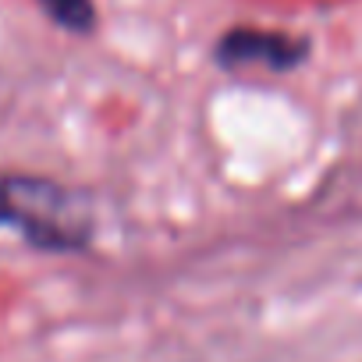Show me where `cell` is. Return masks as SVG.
Returning a JSON list of instances; mask_svg holds the SVG:
<instances>
[{
  "instance_id": "3957f363",
  "label": "cell",
  "mask_w": 362,
  "mask_h": 362,
  "mask_svg": "<svg viewBox=\"0 0 362 362\" xmlns=\"http://www.w3.org/2000/svg\"><path fill=\"white\" fill-rule=\"evenodd\" d=\"M40 4L68 33H89L96 25V4L93 0H40Z\"/></svg>"
},
{
  "instance_id": "7a4b0ae2",
  "label": "cell",
  "mask_w": 362,
  "mask_h": 362,
  "mask_svg": "<svg viewBox=\"0 0 362 362\" xmlns=\"http://www.w3.org/2000/svg\"><path fill=\"white\" fill-rule=\"evenodd\" d=\"M309 57V40L274 33V29H231L217 43V64L228 71L263 68V71H295Z\"/></svg>"
},
{
  "instance_id": "6da1fadb",
  "label": "cell",
  "mask_w": 362,
  "mask_h": 362,
  "mask_svg": "<svg viewBox=\"0 0 362 362\" xmlns=\"http://www.w3.org/2000/svg\"><path fill=\"white\" fill-rule=\"evenodd\" d=\"M0 228L22 231L40 249H82L93 217L89 203L57 181L0 174Z\"/></svg>"
}]
</instances>
